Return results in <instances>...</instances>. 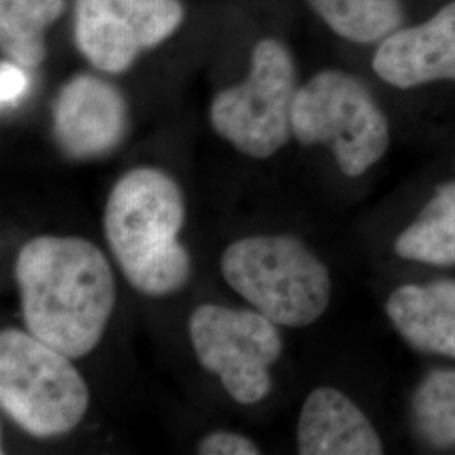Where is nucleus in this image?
<instances>
[{
    "instance_id": "obj_1",
    "label": "nucleus",
    "mask_w": 455,
    "mask_h": 455,
    "mask_svg": "<svg viewBox=\"0 0 455 455\" xmlns=\"http://www.w3.org/2000/svg\"><path fill=\"white\" fill-rule=\"evenodd\" d=\"M22 317L34 338L68 358L97 347L115 307L112 267L78 236H37L16 261Z\"/></svg>"
},
{
    "instance_id": "obj_2",
    "label": "nucleus",
    "mask_w": 455,
    "mask_h": 455,
    "mask_svg": "<svg viewBox=\"0 0 455 455\" xmlns=\"http://www.w3.org/2000/svg\"><path fill=\"white\" fill-rule=\"evenodd\" d=\"M184 218L178 182L159 169H133L115 184L103 214L105 238L135 291L163 297L188 283L193 263L178 240Z\"/></svg>"
},
{
    "instance_id": "obj_3",
    "label": "nucleus",
    "mask_w": 455,
    "mask_h": 455,
    "mask_svg": "<svg viewBox=\"0 0 455 455\" xmlns=\"http://www.w3.org/2000/svg\"><path fill=\"white\" fill-rule=\"evenodd\" d=\"M221 274L235 292L276 325L312 324L331 300L324 263L287 235L246 236L229 244Z\"/></svg>"
},
{
    "instance_id": "obj_4",
    "label": "nucleus",
    "mask_w": 455,
    "mask_h": 455,
    "mask_svg": "<svg viewBox=\"0 0 455 455\" xmlns=\"http://www.w3.org/2000/svg\"><path fill=\"white\" fill-rule=\"evenodd\" d=\"M69 359L31 332L0 334V405L33 437L66 435L88 411L90 391Z\"/></svg>"
},
{
    "instance_id": "obj_5",
    "label": "nucleus",
    "mask_w": 455,
    "mask_h": 455,
    "mask_svg": "<svg viewBox=\"0 0 455 455\" xmlns=\"http://www.w3.org/2000/svg\"><path fill=\"white\" fill-rule=\"evenodd\" d=\"M292 133L302 146H331L349 178L364 174L390 146L388 120L373 95L339 69H324L297 90Z\"/></svg>"
},
{
    "instance_id": "obj_6",
    "label": "nucleus",
    "mask_w": 455,
    "mask_h": 455,
    "mask_svg": "<svg viewBox=\"0 0 455 455\" xmlns=\"http://www.w3.org/2000/svg\"><path fill=\"white\" fill-rule=\"evenodd\" d=\"M297 90L291 51L276 39H263L253 49L248 78L212 100V129L244 156L267 159L293 135Z\"/></svg>"
},
{
    "instance_id": "obj_7",
    "label": "nucleus",
    "mask_w": 455,
    "mask_h": 455,
    "mask_svg": "<svg viewBox=\"0 0 455 455\" xmlns=\"http://www.w3.org/2000/svg\"><path fill=\"white\" fill-rule=\"evenodd\" d=\"M189 336L201 366L220 376L235 402L255 405L270 393V366L283 344L275 323L259 310L204 304L191 314Z\"/></svg>"
},
{
    "instance_id": "obj_8",
    "label": "nucleus",
    "mask_w": 455,
    "mask_h": 455,
    "mask_svg": "<svg viewBox=\"0 0 455 455\" xmlns=\"http://www.w3.org/2000/svg\"><path fill=\"white\" fill-rule=\"evenodd\" d=\"M182 19L180 0H76L75 43L100 71L124 73L142 51L176 33Z\"/></svg>"
},
{
    "instance_id": "obj_9",
    "label": "nucleus",
    "mask_w": 455,
    "mask_h": 455,
    "mask_svg": "<svg viewBox=\"0 0 455 455\" xmlns=\"http://www.w3.org/2000/svg\"><path fill=\"white\" fill-rule=\"evenodd\" d=\"M54 135L66 156L86 161L110 154L129 129V107L112 83L76 75L54 101Z\"/></svg>"
},
{
    "instance_id": "obj_10",
    "label": "nucleus",
    "mask_w": 455,
    "mask_h": 455,
    "mask_svg": "<svg viewBox=\"0 0 455 455\" xmlns=\"http://www.w3.org/2000/svg\"><path fill=\"white\" fill-rule=\"evenodd\" d=\"M373 69L383 82L402 90L439 80L455 82V0L430 20L402 28L381 41Z\"/></svg>"
},
{
    "instance_id": "obj_11",
    "label": "nucleus",
    "mask_w": 455,
    "mask_h": 455,
    "mask_svg": "<svg viewBox=\"0 0 455 455\" xmlns=\"http://www.w3.org/2000/svg\"><path fill=\"white\" fill-rule=\"evenodd\" d=\"M297 443L302 455L383 454V443L368 417L334 388L310 393L300 411Z\"/></svg>"
},
{
    "instance_id": "obj_12",
    "label": "nucleus",
    "mask_w": 455,
    "mask_h": 455,
    "mask_svg": "<svg viewBox=\"0 0 455 455\" xmlns=\"http://www.w3.org/2000/svg\"><path fill=\"white\" fill-rule=\"evenodd\" d=\"M387 314L413 347L455 358V280L403 285L391 293Z\"/></svg>"
},
{
    "instance_id": "obj_13",
    "label": "nucleus",
    "mask_w": 455,
    "mask_h": 455,
    "mask_svg": "<svg viewBox=\"0 0 455 455\" xmlns=\"http://www.w3.org/2000/svg\"><path fill=\"white\" fill-rule=\"evenodd\" d=\"M66 0H0V44L24 69L46 58V29L65 12Z\"/></svg>"
},
{
    "instance_id": "obj_14",
    "label": "nucleus",
    "mask_w": 455,
    "mask_h": 455,
    "mask_svg": "<svg viewBox=\"0 0 455 455\" xmlns=\"http://www.w3.org/2000/svg\"><path fill=\"white\" fill-rule=\"evenodd\" d=\"M395 251L407 260L455 265V182L440 186L417 221L396 238Z\"/></svg>"
},
{
    "instance_id": "obj_15",
    "label": "nucleus",
    "mask_w": 455,
    "mask_h": 455,
    "mask_svg": "<svg viewBox=\"0 0 455 455\" xmlns=\"http://www.w3.org/2000/svg\"><path fill=\"white\" fill-rule=\"evenodd\" d=\"M312 11L344 39L371 44L402 29V0H307Z\"/></svg>"
},
{
    "instance_id": "obj_16",
    "label": "nucleus",
    "mask_w": 455,
    "mask_h": 455,
    "mask_svg": "<svg viewBox=\"0 0 455 455\" xmlns=\"http://www.w3.org/2000/svg\"><path fill=\"white\" fill-rule=\"evenodd\" d=\"M413 419L434 447L455 445V371H432L413 395Z\"/></svg>"
},
{
    "instance_id": "obj_17",
    "label": "nucleus",
    "mask_w": 455,
    "mask_h": 455,
    "mask_svg": "<svg viewBox=\"0 0 455 455\" xmlns=\"http://www.w3.org/2000/svg\"><path fill=\"white\" fill-rule=\"evenodd\" d=\"M201 455H259L260 447L248 437L236 432L216 430L204 435L197 443Z\"/></svg>"
},
{
    "instance_id": "obj_18",
    "label": "nucleus",
    "mask_w": 455,
    "mask_h": 455,
    "mask_svg": "<svg viewBox=\"0 0 455 455\" xmlns=\"http://www.w3.org/2000/svg\"><path fill=\"white\" fill-rule=\"evenodd\" d=\"M28 90V76L24 68L14 61H4L0 66V100L2 107H12Z\"/></svg>"
}]
</instances>
